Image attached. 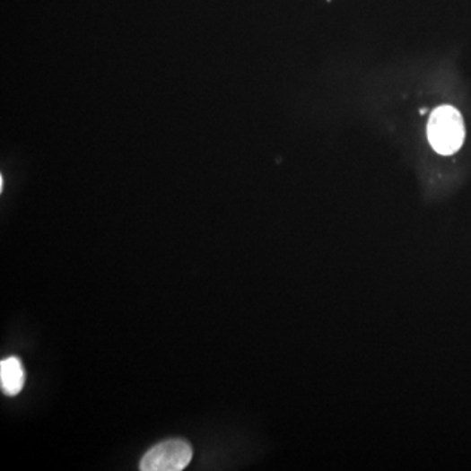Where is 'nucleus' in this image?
<instances>
[{
  "instance_id": "obj_2",
  "label": "nucleus",
  "mask_w": 471,
  "mask_h": 471,
  "mask_svg": "<svg viewBox=\"0 0 471 471\" xmlns=\"http://www.w3.org/2000/svg\"><path fill=\"white\" fill-rule=\"evenodd\" d=\"M193 449L184 440H168L151 448L141 461L143 471H181L190 464Z\"/></svg>"
},
{
  "instance_id": "obj_3",
  "label": "nucleus",
  "mask_w": 471,
  "mask_h": 471,
  "mask_svg": "<svg viewBox=\"0 0 471 471\" xmlns=\"http://www.w3.org/2000/svg\"><path fill=\"white\" fill-rule=\"evenodd\" d=\"M0 384L7 396H16L25 384V372L17 358L4 359L0 362Z\"/></svg>"
},
{
  "instance_id": "obj_1",
  "label": "nucleus",
  "mask_w": 471,
  "mask_h": 471,
  "mask_svg": "<svg viewBox=\"0 0 471 471\" xmlns=\"http://www.w3.org/2000/svg\"><path fill=\"white\" fill-rule=\"evenodd\" d=\"M427 136L433 150L440 155H453L465 141V124L456 108L444 105L431 114Z\"/></svg>"
}]
</instances>
